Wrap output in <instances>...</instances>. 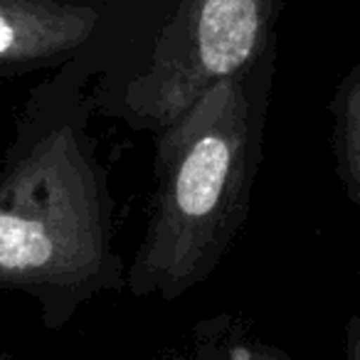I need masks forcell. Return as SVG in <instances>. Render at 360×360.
Segmentation results:
<instances>
[{"label":"cell","instance_id":"5b68a950","mask_svg":"<svg viewBox=\"0 0 360 360\" xmlns=\"http://www.w3.org/2000/svg\"><path fill=\"white\" fill-rule=\"evenodd\" d=\"M338 155L345 183L360 202V72L338 99Z\"/></svg>","mask_w":360,"mask_h":360},{"label":"cell","instance_id":"3957f363","mask_svg":"<svg viewBox=\"0 0 360 360\" xmlns=\"http://www.w3.org/2000/svg\"><path fill=\"white\" fill-rule=\"evenodd\" d=\"M274 0H180L134 79L141 119L170 126L207 89L247 77L271 32Z\"/></svg>","mask_w":360,"mask_h":360},{"label":"cell","instance_id":"6da1fadb","mask_svg":"<svg viewBox=\"0 0 360 360\" xmlns=\"http://www.w3.org/2000/svg\"><path fill=\"white\" fill-rule=\"evenodd\" d=\"M245 82L215 84L163 129L155 212L131 271L139 294H183L210 274L235 235L255 165Z\"/></svg>","mask_w":360,"mask_h":360},{"label":"cell","instance_id":"7a4b0ae2","mask_svg":"<svg viewBox=\"0 0 360 360\" xmlns=\"http://www.w3.org/2000/svg\"><path fill=\"white\" fill-rule=\"evenodd\" d=\"M109 264L104 186L65 126L0 180V286L77 299L109 279Z\"/></svg>","mask_w":360,"mask_h":360},{"label":"cell","instance_id":"8992f818","mask_svg":"<svg viewBox=\"0 0 360 360\" xmlns=\"http://www.w3.org/2000/svg\"><path fill=\"white\" fill-rule=\"evenodd\" d=\"M217 360H284L274 353H266V350H255V348H232L227 355Z\"/></svg>","mask_w":360,"mask_h":360},{"label":"cell","instance_id":"277c9868","mask_svg":"<svg viewBox=\"0 0 360 360\" xmlns=\"http://www.w3.org/2000/svg\"><path fill=\"white\" fill-rule=\"evenodd\" d=\"M99 22V8L75 0H0V65L47 62L77 50Z\"/></svg>","mask_w":360,"mask_h":360},{"label":"cell","instance_id":"52a82bcc","mask_svg":"<svg viewBox=\"0 0 360 360\" xmlns=\"http://www.w3.org/2000/svg\"><path fill=\"white\" fill-rule=\"evenodd\" d=\"M348 360H360V319L348 326Z\"/></svg>","mask_w":360,"mask_h":360}]
</instances>
